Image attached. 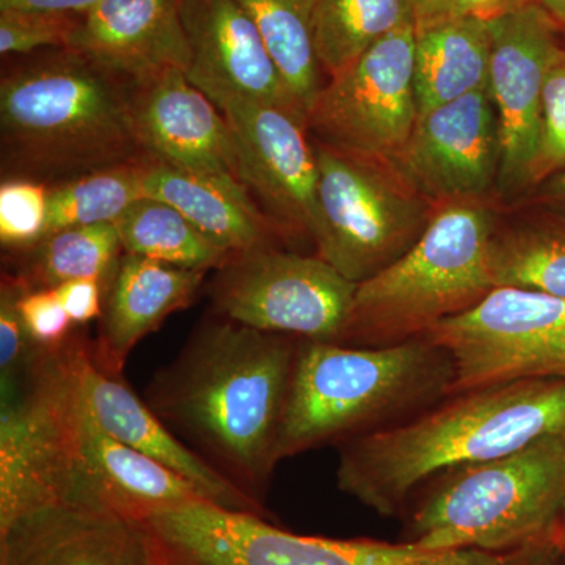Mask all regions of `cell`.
Listing matches in <instances>:
<instances>
[{"instance_id":"21","label":"cell","mask_w":565,"mask_h":565,"mask_svg":"<svg viewBox=\"0 0 565 565\" xmlns=\"http://www.w3.org/2000/svg\"><path fill=\"white\" fill-rule=\"evenodd\" d=\"M87 399L96 419L111 437L188 479L207 503L267 519L266 508L245 497L182 444L132 392L122 375L104 373L93 360L87 374Z\"/></svg>"},{"instance_id":"40","label":"cell","mask_w":565,"mask_h":565,"mask_svg":"<svg viewBox=\"0 0 565 565\" xmlns=\"http://www.w3.org/2000/svg\"><path fill=\"white\" fill-rule=\"evenodd\" d=\"M539 185H541L542 203L555 212L559 222L565 223V167Z\"/></svg>"},{"instance_id":"23","label":"cell","mask_w":565,"mask_h":565,"mask_svg":"<svg viewBox=\"0 0 565 565\" xmlns=\"http://www.w3.org/2000/svg\"><path fill=\"white\" fill-rule=\"evenodd\" d=\"M145 196L181 212L230 256L277 247L281 233L243 184H233L147 161L141 172Z\"/></svg>"},{"instance_id":"32","label":"cell","mask_w":565,"mask_h":565,"mask_svg":"<svg viewBox=\"0 0 565 565\" xmlns=\"http://www.w3.org/2000/svg\"><path fill=\"white\" fill-rule=\"evenodd\" d=\"M81 14L36 10H0V52L29 54L40 47L68 50Z\"/></svg>"},{"instance_id":"7","label":"cell","mask_w":565,"mask_h":565,"mask_svg":"<svg viewBox=\"0 0 565 565\" xmlns=\"http://www.w3.org/2000/svg\"><path fill=\"white\" fill-rule=\"evenodd\" d=\"M492 211L481 200L437 204L419 239L392 266L359 282L340 343L384 348L426 337L492 291Z\"/></svg>"},{"instance_id":"42","label":"cell","mask_w":565,"mask_h":565,"mask_svg":"<svg viewBox=\"0 0 565 565\" xmlns=\"http://www.w3.org/2000/svg\"><path fill=\"white\" fill-rule=\"evenodd\" d=\"M561 25L565 28V0H533Z\"/></svg>"},{"instance_id":"25","label":"cell","mask_w":565,"mask_h":565,"mask_svg":"<svg viewBox=\"0 0 565 565\" xmlns=\"http://www.w3.org/2000/svg\"><path fill=\"white\" fill-rule=\"evenodd\" d=\"M122 253L120 234L114 223L74 226L51 234L29 250L17 253V273L10 275L25 291L55 289L79 278H95L107 291Z\"/></svg>"},{"instance_id":"20","label":"cell","mask_w":565,"mask_h":565,"mask_svg":"<svg viewBox=\"0 0 565 565\" xmlns=\"http://www.w3.org/2000/svg\"><path fill=\"white\" fill-rule=\"evenodd\" d=\"M207 274L122 253L104 296L98 337L92 341L95 367L122 375L136 345L170 316L195 302Z\"/></svg>"},{"instance_id":"10","label":"cell","mask_w":565,"mask_h":565,"mask_svg":"<svg viewBox=\"0 0 565 565\" xmlns=\"http://www.w3.org/2000/svg\"><path fill=\"white\" fill-rule=\"evenodd\" d=\"M455 364L452 394L565 377V299L498 286L426 334Z\"/></svg>"},{"instance_id":"34","label":"cell","mask_w":565,"mask_h":565,"mask_svg":"<svg viewBox=\"0 0 565 565\" xmlns=\"http://www.w3.org/2000/svg\"><path fill=\"white\" fill-rule=\"evenodd\" d=\"M25 292L13 275L3 274L0 285V375L17 373L31 360L36 345L25 330L20 299Z\"/></svg>"},{"instance_id":"2","label":"cell","mask_w":565,"mask_h":565,"mask_svg":"<svg viewBox=\"0 0 565 565\" xmlns=\"http://www.w3.org/2000/svg\"><path fill=\"white\" fill-rule=\"evenodd\" d=\"M565 434V377L455 393L340 448L341 492L382 516L401 514L423 486L456 468Z\"/></svg>"},{"instance_id":"39","label":"cell","mask_w":565,"mask_h":565,"mask_svg":"<svg viewBox=\"0 0 565 565\" xmlns=\"http://www.w3.org/2000/svg\"><path fill=\"white\" fill-rule=\"evenodd\" d=\"M99 0H0V10H36L82 14Z\"/></svg>"},{"instance_id":"14","label":"cell","mask_w":565,"mask_h":565,"mask_svg":"<svg viewBox=\"0 0 565 565\" xmlns=\"http://www.w3.org/2000/svg\"><path fill=\"white\" fill-rule=\"evenodd\" d=\"M232 129L241 180L282 234L308 237L318 230V163L307 121L292 111L243 96H211Z\"/></svg>"},{"instance_id":"8","label":"cell","mask_w":565,"mask_h":565,"mask_svg":"<svg viewBox=\"0 0 565 565\" xmlns=\"http://www.w3.org/2000/svg\"><path fill=\"white\" fill-rule=\"evenodd\" d=\"M318 163V255L349 281L363 282L419 239L435 204L388 163L356 158L313 141Z\"/></svg>"},{"instance_id":"9","label":"cell","mask_w":565,"mask_h":565,"mask_svg":"<svg viewBox=\"0 0 565 565\" xmlns=\"http://www.w3.org/2000/svg\"><path fill=\"white\" fill-rule=\"evenodd\" d=\"M136 523L152 565H404L423 552L411 542L294 534L210 503L158 509Z\"/></svg>"},{"instance_id":"11","label":"cell","mask_w":565,"mask_h":565,"mask_svg":"<svg viewBox=\"0 0 565 565\" xmlns=\"http://www.w3.org/2000/svg\"><path fill=\"white\" fill-rule=\"evenodd\" d=\"M356 286L319 255L263 248L215 270L212 315L262 332L340 343Z\"/></svg>"},{"instance_id":"41","label":"cell","mask_w":565,"mask_h":565,"mask_svg":"<svg viewBox=\"0 0 565 565\" xmlns=\"http://www.w3.org/2000/svg\"><path fill=\"white\" fill-rule=\"evenodd\" d=\"M563 561L559 539L542 542V544L527 546L520 557L519 565H559Z\"/></svg>"},{"instance_id":"31","label":"cell","mask_w":565,"mask_h":565,"mask_svg":"<svg viewBox=\"0 0 565 565\" xmlns=\"http://www.w3.org/2000/svg\"><path fill=\"white\" fill-rule=\"evenodd\" d=\"M50 188L29 180H6L0 185V243L13 255L43 241Z\"/></svg>"},{"instance_id":"44","label":"cell","mask_w":565,"mask_h":565,"mask_svg":"<svg viewBox=\"0 0 565 565\" xmlns=\"http://www.w3.org/2000/svg\"><path fill=\"white\" fill-rule=\"evenodd\" d=\"M522 2H526V0H500L501 11L512 9V7Z\"/></svg>"},{"instance_id":"26","label":"cell","mask_w":565,"mask_h":565,"mask_svg":"<svg viewBox=\"0 0 565 565\" xmlns=\"http://www.w3.org/2000/svg\"><path fill=\"white\" fill-rule=\"evenodd\" d=\"M255 22L282 82L308 118L323 87L315 47L319 0H237Z\"/></svg>"},{"instance_id":"37","label":"cell","mask_w":565,"mask_h":565,"mask_svg":"<svg viewBox=\"0 0 565 565\" xmlns=\"http://www.w3.org/2000/svg\"><path fill=\"white\" fill-rule=\"evenodd\" d=\"M58 296L71 321L76 326L102 318L104 305V285L95 278H79L57 286Z\"/></svg>"},{"instance_id":"28","label":"cell","mask_w":565,"mask_h":565,"mask_svg":"<svg viewBox=\"0 0 565 565\" xmlns=\"http://www.w3.org/2000/svg\"><path fill=\"white\" fill-rule=\"evenodd\" d=\"M408 22L415 20L407 0H319L315 47L321 70L337 76Z\"/></svg>"},{"instance_id":"3","label":"cell","mask_w":565,"mask_h":565,"mask_svg":"<svg viewBox=\"0 0 565 565\" xmlns=\"http://www.w3.org/2000/svg\"><path fill=\"white\" fill-rule=\"evenodd\" d=\"M0 143L6 180L44 185L148 161L131 88L66 50L2 77Z\"/></svg>"},{"instance_id":"6","label":"cell","mask_w":565,"mask_h":565,"mask_svg":"<svg viewBox=\"0 0 565 565\" xmlns=\"http://www.w3.org/2000/svg\"><path fill=\"white\" fill-rule=\"evenodd\" d=\"M423 487L407 525V542L419 548L505 553L559 539L565 434L446 471Z\"/></svg>"},{"instance_id":"13","label":"cell","mask_w":565,"mask_h":565,"mask_svg":"<svg viewBox=\"0 0 565 565\" xmlns=\"http://www.w3.org/2000/svg\"><path fill=\"white\" fill-rule=\"evenodd\" d=\"M489 92L501 132L497 188L514 195L534 185L546 74L561 44V25L533 0L489 18Z\"/></svg>"},{"instance_id":"29","label":"cell","mask_w":565,"mask_h":565,"mask_svg":"<svg viewBox=\"0 0 565 565\" xmlns=\"http://www.w3.org/2000/svg\"><path fill=\"white\" fill-rule=\"evenodd\" d=\"M490 273L498 286L565 299V223H534L493 234Z\"/></svg>"},{"instance_id":"45","label":"cell","mask_w":565,"mask_h":565,"mask_svg":"<svg viewBox=\"0 0 565 565\" xmlns=\"http://www.w3.org/2000/svg\"><path fill=\"white\" fill-rule=\"evenodd\" d=\"M559 565H565L564 561H561V564Z\"/></svg>"},{"instance_id":"18","label":"cell","mask_w":565,"mask_h":565,"mask_svg":"<svg viewBox=\"0 0 565 565\" xmlns=\"http://www.w3.org/2000/svg\"><path fill=\"white\" fill-rule=\"evenodd\" d=\"M180 11L192 54L188 79L207 98L230 93L307 121L237 0H181Z\"/></svg>"},{"instance_id":"33","label":"cell","mask_w":565,"mask_h":565,"mask_svg":"<svg viewBox=\"0 0 565 565\" xmlns=\"http://www.w3.org/2000/svg\"><path fill=\"white\" fill-rule=\"evenodd\" d=\"M565 167V46L546 74L534 185Z\"/></svg>"},{"instance_id":"38","label":"cell","mask_w":565,"mask_h":565,"mask_svg":"<svg viewBox=\"0 0 565 565\" xmlns=\"http://www.w3.org/2000/svg\"><path fill=\"white\" fill-rule=\"evenodd\" d=\"M523 550L489 552V550L459 546V548L423 550L404 565H519Z\"/></svg>"},{"instance_id":"30","label":"cell","mask_w":565,"mask_h":565,"mask_svg":"<svg viewBox=\"0 0 565 565\" xmlns=\"http://www.w3.org/2000/svg\"><path fill=\"white\" fill-rule=\"evenodd\" d=\"M145 162L111 167L51 188L43 239L74 226L117 222L131 204L145 196L141 181Z\"/></svg>"},{"instance_id":"15","label":"cell","mask_w":565,"mask_h":565,"mask_svg":"<svg viewBox=\"0 0 565 565\" xmlns=\"http://www.w3.org/2000/svg\"><path fill=\"white\" fill-rule=\"evenodd\" d=\"M390 167L435 206L481 200L498 185L501 132L489 90L422 114Z\"/></svg>"},{"instance_id":"19","label":"cell","mask_w":565,"mask_h":565,"mask_svg":"<svg viewBox=\"0 0 565 565\" xmlns=\"http://www.w3.org/2000/svg\"><path fill=\"white\" fill-rule=\"evenodd\" d=\"M0 565H152L136 522L84 500L47 505L0 531Z\"/></svg>"},{"instance_id":"35","label":"cell","mask_w":565,"mask_h":565,"mask_svg":"<svg viewBox=\"0 0 565 565\" xmlns=\"http://www.w3.org/2000/svg\"><path fill=\"white\" fill-rule=\"evenodd\" d=\"M20 311L29 337L41 348L61 345L76 330L57 289L25 291L20 299Z\"/></svg>"},{"instance_id":"12","label":"cell","mask_w":565,"mask_h":565,"mask_svg":"<svg viewBox=\"0 0 565 565\" xmlns=\"http://www.w3.org/2000/svg\"><path fill=\"white\" fill-rule=\"evenodd\" d=\"M416 25L408 22L323 85L307 118L319 143L392 163L418 120Z\"/></svg>"},{"instance_id":"4","label":"cell","mask_w":565,"mask_h":565,"mask_svg":"<svg viewBox=\"0 0 565 565\" xmlns=\"http://www.w3.org/2000/svg\"><path fill=\"white\" fill-rule=\"evenodd\" d=\"M455 364L427 337L384 348L300 340L280 460L386 429L451 396Z\"/></svg>"},{"instance_id":"16","label":"cell","mask_w":565,"mask_h":565,"mask_svg":"<svg viewBox=\"0 0 565 565\" xmlns=\"http://www.w3.org/2000/svg\"><path fill=\"white\" fill-rule=\"evenodd\" d=\"M181 0H99L81 14L68 50L131 90L170 71L188 74L191 46Z\"/></svg>"},{"instance_id":"43","label":"cell","mask_w":565,"mask_h":565,"mask_svg":"<svg viewBox=\"0 0 565 565\" xmlns=\"http://www.w3.org/2000/svg\"><path fill=\"white\" fill-rule=\"evenodd\" d=\"M559 546H561V553H563V561L565 563V512H564L563 523H561Z\"/></svg>"},{"instance_id":"36","label":"cell","mask_w":565,"mask_h":565,"mask_svg":"<svg viewBox=\"0 0 565 565\" xmlns=\"http://www.w3.org/2000/svg\"><path fill=\"white\" fill-rule=\"evenodd\" d=\"M416 28L459 17L492 18L500 13V0H407Z\"/></svg>"},{"instance_id":"27","label":"cell","mask_w":565,"mask_h":565,"mask_svg":"<svg viewBox=\"0 0 565 565\" xmlns=\"http://www.w3.org/2000/svg\"><path fill=\"white\" fill-rule=\"evenodd\" d=\"M114 225L125 253L152 262L211 273L232 258L180 211L150 196L137 200Z\"/></svg>"},{"instance_id":"22","label":"cell","mask_w":565,"mask_h":565,"mask_svg":"<svg viewBox=\"0 0 565 565\" xmlns=\"http://www.w3.org/2000/svg\"><path fill=\"white\" fill-rule=\"evenodd\" d=\"M82 497L131 522L158 509L207 503L188 479L111 437L88 399L82 430Z\"/></svg>"},{"instance_id":"24","label":"cell","mask_w":565,"mask_h":565,"mask_svg":"<svg viewBox=\"0 0 565 565\" xmlns=\"http://www.w3.org/2000/svg\"><path fill=\"white\" fill-rule=\"evenodd\" d=\"M490 62L489 18H449L416 28L415 90L419 115L470 93L489 90Z\"/></svg>"},{"instance_id":"1","label":"cell","mask_w":565,"mask_h":565,"mask_svg":"<svg viewBox=\"0 0 565 565\" xmlns=\"http://www.w3.org/2000/svg\"><path fill=\"white\" fill-rule=\"evenodd\" d=\"M300 338L211 315L145 388L152 414L266 508Z\"/></svg>"},{"instance_id":"5","label":"cell","mask_w":565,"mask_h":565,"mask_svg":"<svg viewBox=\"0 0 565 565\" xmlns=\"http://www.w3.org/2000/svg\"><path fill=\"white\" fill-rule=\"evenodd\" d=\"M92 340L74 330L0 375V531L82 497V430Z\"/></svg>"},{"instance_id":"17","label":"cell","mask_w":565,"mask_h":565,"mask_svg":"<svg viewBox=\"0 0 565 565\" xmlns=\"http://www.w3.org/2000/svg\"><path fill=\"white\" fill-rule=\"evenodd\" d=\"M132 111L148 161L244 185L228 122L188 74L170 71L132 90Z\"/></svg>"}]
</instances>
